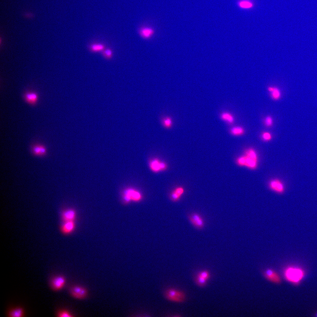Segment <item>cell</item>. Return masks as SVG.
Returning <instances> with one entry per match:
<instances>
[{
	"label": "cell",
	"instance_id": "obj_1",
	"mask_svg": "<svg viewBox=\"0 0 317 317\" xmlns=\"http://www.w3.org/2000/svg\"><path fill=\"white\" fill-rule=\"evenodd\" d=\"M236 162L240 166L246 167L251 169H255L258 163V157L256 151L252 148L247 149L244 155L237 158Z\"/></svg>",
	"mask_w": 317,
	"mask_h": 317
},
{
	"label": "cell",
	"instance_id": "obj_2",
	"mask_svg": "<svg viewBox=\"0 0 317 317\" xmlns=\"http://www.w3.org/2000/svg\"><path fill=\"white\" fill-rule=\"evenodd\" d=\"M163 295L167 300L175 303H183L186 299V296L183 291L173 287L165 289Z\"/></svg>",
	"mask_w": 317,
	"mask_h": 317
},
{
	"label": "cell",
	"instance_id": "obj_3",
	"mask_svg": "<svg viewBox=\"0 0 317 317\" xmlns=\"http://www.w3.org/2000/svg\"><path fill=\"white\" fill-rule=\"evenodd\" d=\"M304 271L299 267H290L287 268L284 272V276L288 281L294 284H298L304 276Z\"/></svg>",
	"mask_w": 317,
	"mask_h": 317
},
{
	"label": "cell",
	"instance_id": "obj_4",
	"mask_svg": "<svg viewBox=\"0 0 317 317\" xmlns=\"http://www.w3.org/2000/svg\"><path fill=\"white\" fill-rule=\"evenodd\" d=\"M122 198L124 201L128 202L130 200L137 201L141 198V195L138 191L131 188L125 189L122 192Z\"/></svg>",
	"mask_w": 317,
	"mask_h": 317
},
{
	"label": "cell",
	"instance_id": "obj_5",
	"mask_svg": "<svg viewBox=\"0 0 317 317\" xmlns=\"http://www.w3.org/2000/svg\"><path fill=\"white\" fill-rule=\"evenodd\" d=\"M70 294L73 298L78 300H83L86 298L88 294L87 289L80 285L72 286L69 290Z\"/></svg>",
	"mask_w": 317,
	"mask_h": 317
},
{
	"label": "cell",
	"instance_id": "obj_6",
	"mask_svg": "<svg viewBox=\"0 0 317 317\" xmlns=\"http://www.w3.org/2000/svg\"><path fill=\"white\" fill-rule=\"evenodd\" d=\"M188 220L195 228L202 230L205 226V222L202 217L198 213L193 212L187 215Z\"/></svg>",
	"mask_w": 317,
	"mask_h": 317
},
{
	"label": "cell",
	"instance_id": "obj_7",
	"mask_svg": "<svg viewBox=\"0 0 317 317\" xmlns=\"http://www.w3.org/2000/svg\"><path fill=\"white\" fill-rule=\"evenodd\" d=\"M66 283L65 277L62 275L53 277L50 281V286L53 291H58L61 290L65 286Z\"/></svg>",
	"mask_w": 317,
	"mask_h": 317
},
{
	"label": "cell",
	"instance_id": "obj_8",
	"mask_svg": "<svg viewBox=\"0 0 317 317\" xmlns=\"http://www.w3.org/2000/svg\"><path fill=\"white\" fill-rule=\"evenodd\" d=\"M149 166L150 170L155 173L164 171L167 168V165L165 162L157 158H153L150 160Z\"/></svg>",
	"mask_w": 317,
	"mask_h": 317
},
{
	"label": "cell",
	"instance_id": "obj_9",
	"mask_svg": "<svg viewBox=\"0 0 317 317\" xmlns=\"http://www.w3.org/2000/svg\"><path fill=\"white\" fill-rule=\"evenodd\" d=\"M210 277V274L209 272L207 270H203L197 274L195 279V281L198 286L203 287L206 285Z\"/></svg>",
	"mask_w": 317,
	"mask_h": 317
},
{
	"label": "cell",
	"instance_id": "obj_10",
	"mask_svg": "<svg viewBox=\"0 0 317 317\" xmlns=\"http://www.w3.org/2000/svg\"><path fill=\"white\" fill-rule=\"evenodd\" d=\"M25 315L24 309L20 306L10 307L6 312L7 316L9 317H22L25 316Z\"/></svg>",
	"mask_w": 317,
	"mask_h": 317
},
{
	"label": "cell",
	"instance_id": "obj_11",
	"mask_svg": "<svg viewBox=\"0 0 317 317\" xmlns=\"http://www.w3.org/2000/svg\"><path fill=\"white\" fill-rule=\"evenodd\" d=\"M269 186L272 190L279 193H283L285 190L284 184L278 179H274L271 180L269 183Z\"/></svg>",
	"mask_w": 317,
	"mask_h": 317
},
{
	"label": "cell",
	"instance_id": "obj_12",
	"mask_svg": "<svg viewBox=\"0 0 317 317\" xmlns=\"http://www.w3.org/2000/svg\"><path fill=\"white\" fill-rule=\"evenodd\" d=\"M264 274L266 278L273 283L278 284L281 282V279L279 275L272 269H268L266 270Z\"/></svg>",
	"mask_w": 317,
	"mask_h": 317
},
{
	"label": "cell",
	"instance_id": "obj_13",
	"mask_svg": "<svg viewBox=\"0 0 317 317\" xmlns=\"http://www.w3.org/2000/svg\"><path fill=\"white\" fill-rule=\"evenodd\" d=\"M75 227V221L64 222L60 227L61 232L65 235L69 234L72 232Z\"/></svg>",
	"mask_w": 317,
	"mask_h": 317
},
{
	"label": "cell",
	"instance_id": "obj_14",
	"mask_svg": "<svg viewBox=\"0 0 317 317\" xmlns=\"http://www.w3.org/2000/svg\"><path fill=\"white\" fill-rule=\"evenodd\" d=\"M75 211L72 209H67L64 211L62 214V218L64 222L75 221L76 217Z\"/></svg>",
	"mask_w": 317,
	"mask_h": 317
},
{
	"label": "cell",
	"instance_id": "obj_15",
	"mask_svg": "<svg viewBox=\"0 0 317 317\" xmlns=\"http://www.w3.org/2000/svg\"><path fill=\"white\" fill-rule=\"evenodd\" d=\"M184 191V189L183 187L179 186L176 187L171 193V200L175 202L178 201L183 194Z\"/></svg>",
	"mask_w": 317,
	"mask_h": 317
},
{
	"label": "cell",
	"instance_id": "obj_16",
	"mask_svg": "<svg viewBox=\"0 0 317 317\" xmlns=\"http://www.w3.org/2000/svg\"><path fill=\"white\" fill-rule=\"evenodd\" d=\"M38 94L34 92H27L24 95V98L26 101L31 105H34L36 104L38 101Z\"/></svg>",
	"mask_w": 317,
	"mask_h": 317
},
{
	"label": "cell",
	"instance_id": "obj_17",
	"mask_svg": "<svg viewBox=\"0 0 317 317\" xmlns=\"http://www.w3.org/2000/svg\"><path fill=\"white\" fill-rule=\"evenodd\" d=\"M33 154L37 156H43L46 153V149L45 146L40 144H36L33 145L32 148Z\"/></svg>",
	"mask_w": 317,
	"mask_h": 317
},
{
	"label": "cell",
	"instance_id": "obj_18",
	"mask_svg": "<svg viewBox=\"0 0 317 317\" xmlns=\"http://www.w3.org/2000/svg\"><path fill=\"white\" fill-rule=\"evenodd\" d=\"M89 50L92 53L102 52L106 48L105 45L100 43H94L91 44L89 46Z\"/></svg>",
	"mask_w": 317,
	"mask_h": 317
},
{
	"label": "cell",
	"instance_id": "obj_19",
	"mask_svg": "<svg viewBox=\"0 0 317 317\" xmlns=\"http://www.w3.org/2000/svg\"><path fill=\"white\" fill-rule=\"evenodd\" d=\"M139 33L142 37L147 39L150 38L153 35L154 31L151 28L144 27L140 29Z\"/></svg>",
	"mask_w": 317,
	"mask_h": 317
},
{
	"label": "cell",
	"instance_id": "obj_20",
	"mask_svg": "<svg viewBox=\"0 0 317 317\" xmlns=\"http://www.w3.org/2000/svg\"><path fill=\"white\" fill-rule=\"evenodd\" d=\"M268 91L270 92L272 98L275 100H279L281 96V93L279 89L277 87H269L268 88Z\"/></svg>",
	"mask_w": 317,
	"mask_h": 317
},
{
	"label": "cell",
	"instance_id": "obj_21",
	"mask_svg": "<svg viewBox=\"0 0 317 317\" xmlns=\"http://www.w3.org/2000/svg\"><path fill=\"white\" fill-rule=\"evenodd\" d=\"M230 133L233 135L235 136H240L244 134L245 129L242 127L237 126L234 127L230 129Z\"/></svg>",
	"mask_w": 317,
	"mask_h": 317
},
{
	"label": "cell",
	"instance_id": "obj_22",
	"mask_svg": "<svg viewBox=\"0 0 317 317\" xmlns=\"http://www.w3.org/2000/svg\"><path fill=\"white\" fill-rule=\"evenodd\" d=\"M102 54L103 57L107 60L112 59L113 56V51L110 48H106L102 52Z\"/></svg>",
	"mask_w": 317,
	"mask_h": 317
},
{
	"label": "cell",
	"instance_id": "obj_23",
	"mask_svg": "<svg viewBox=\"0 0 317 317\" xmlns=\"http://www.w3.org/2000/svg\"><path fill=\"white\" fill-rule=\"evenodd\" d=\"M221 118L223 120L230 124L232 123L234 121L233 116L231 114L228 112L222 113L221 115Z\"/></svg>",
	"mask_w": 317,
	"mask_h": 317
},
{
	"label": "cell",
	"instance_id": "obj_24",
	"mask_svg": "<svg viewBox=\"0 0 317 317\" xmlns=\"http://www.w3.org/2000/svg\"><path fill=\"white\" fill-rule=\"evenodd\" d=\"M56 315L58 317H73L72 314L68 310L62 309L58 311L56 313Z\"/></svg>",
	"mask_w": 317,
	"mask_h": 317
},
{
	"label": "cell",
	"instance_id": "obj_25",
	"mask_svg": "<svg viewBox=\"0 0 317 317\" xmlns=\"http://www.w3.org/2000/svg\"><path fill=\"white\" fill-rule=\"evenodd\" d=\"M162 124L166 128H171L172 125V121L171 118L168 117H163L161 120Z\"/></svg>",
	"mask_w": 317,
	"mask_h": 317
},
{
	"label": "cell",
	"instance_id": "obj_26",
	"mask_svg": "<svg viewBox=\"0 0 317 317\" xmlns=\"http://www.w3.org/2000/svg\"><path fill=\"white\" fill-rule=\"evenodd\" d=\"M265 125L268 127H271L273 124V120L272 117L270 116L266 117L264 121Z\"/></svg>",
	"mask_w": 317,
	"mask_h": 317
},
{
	"label": "cell",
	"instance_id": "obj_27",
	"mask_svg": "<svg viewBox=\"0 0 317 317\" xmlns=\"http://www.w3.org/2000/svg\"><path fill=\"white\" fill-rule=\"evenodd\" d=\"M262 137L263 140L265 141H269L272 139V136L270 133L268 132H264L262 134Z\"/></svg>",
	"mask_w": 317,
	"mask_h": 317
},
{
	"label": "cell",
	"instance_id": "obj_28",
	"mask_svg": "<svg viewBox=\"0 0 317 317\" xmlns=\"http://www.w3.org/2000/svg\"><path fill=\"white\" fill-rule=\"evenodd\" d=\"M240 6L243 8H249L252 6V4L247 1H242L240 2L239 4Z\"/></svg>",
	"mask_w": 317,
	"mask_h": 317
},
{
	"label": "cell",
	"instance_id": "obj_29",
	"mask_svg": "<svg viewBox=\"0 0 317 317\" xmlns=\"http://www.w3.org/2000/svg\"><path fill=\"white\" fill-rule=\"evenodd\" d=\"M314 317H317V312H316V313H315V314H314Z\"/></svg>",
	"mask_w": 317,
	"mask_h": 317
}]
</instances>
